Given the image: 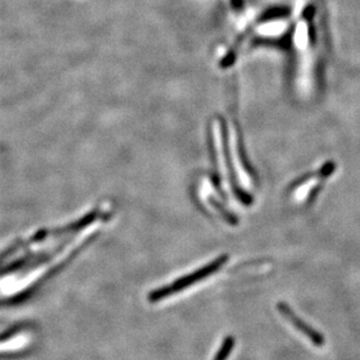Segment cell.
Masks as SVG:
<instances>
[{
    "instance_id": "6da1fadb",
    "label": "cell",
    "mask_w": 360,
    "mask_h": 360,
    "mask_svg": "<svg viewBox=\"0 0 360 360\" xmlns=\"http://www.w3.org/2000/svg\"><path fill=\"white\" fill-rule=\"evenodd\" d=\"M320 0H295L290 38L294 58V83L299 95L308 98L315 94L320 77L324 47V26Z\"/></svg>"
},
{
    "instance_id": "7a4b0ae2",
    "label": "cell",
    "mask_w": 360,
    "mask_h": 360,
    "mask_svg": "<svg viewBox=\"0 0 360 360\" xmlns=\"http://www.w3.org/2000/svg\"><path fill=\"white\" fill-rule=\"evenodd\" d=\"M292 15L287 11L273 8L255 17L243 25L224 56L219 60V68H231L239 56L257 42H273L289 34Z\"/></svg>"
},
{
    "instance_id": "3957f363",
    "label": "cell",
    "mask_w": 360,
    "mask_h": 360,
    "mask_svg": "<svg viewBox=\"0 0 360 360\" xmlns=\"http://www.w3.org/2000/svg\"><path fill=\"white\" fill-rule=\"evenodd\" d=\"M226 262H228V257L226 255L219 257L217 260L210 262L209 265L202 267V269H198L196 272L191 273L189 276H184L182 279L177 280V281L174 282V283L168 285L166 288H161L152 292L150 295V301H152V302L161 301V300L166 299L168 296L173 295L174 292H181V290L188 288L189 285H194L196 282L202 281L207 276L217 272L218 269H221V266L224 265Z\"/></svg>"
},
{
    "instance_id": "277c9868",
    "label": "cell",
    "mask_w": 360,
    "mask_h": 360,
    "mask_svg": "<svg viewBox=\"0 0 360 360\" xmlns=\"http://www.w3.org/2000/svg\"><path fill=\"white\" fill-rule=\"evenodd\" d=\"M278 309L281 311L282 315H283L289 322L292 323L294 328L299 330L300 333H303L304 336L308 337V338L311 340V343H313L314 345L323 347L324 338H323L322 335H321L319 331H316V330L313 329L311 326H308L304 321L301 320L285 303H279V304H278Z\"/></svg>"
},
{
    "instance_id": "5b68a950",
    "label": "cell",
    "mask_w": 360,
    "mask_h": 360,
    "mask_svg": "<svg viewBox=\"0 0 360 360\" xmlns=\"http://www.w3.org/2000/svg\"><path fill=\"white\" fill-rule=\"evenodd\" d=\"M231 10L236 13H240L244 8V0H229Z\"/></svg>"
}]
</instances>
